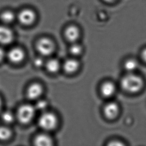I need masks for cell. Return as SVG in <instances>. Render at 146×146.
I'll use <instances>...</instances> for the list:
<instances>
[{
  "label": "cell",
  "mask_w": 146,
  "mask_h": 146,
  "mask_svg": "<svg viewBox=\"0 0 146 146\" xmlns=\"http://www.w3.org/2000/svg\"><path fill=\"white\" fill-rule=\"evenodd\" d=\"M36 109L35 106L29 104H25L18 107L15 115L16 120L21 124H28L31 122L35 116Z\"/></svg>",
  "instance_id": "cell-1"
},
{
  "label": "cell",
  "mask_w": 146,
  "mask_h": 146,
  "mask_svg": "<svg viewBox=\"0 0 146 146\" xmlns=\"http://www.w3.org/2000/svg\"><path fill=\"white\" fill-rule=\"evenodd\" d=\"M38 123L44 130L52 131L57 126L58 121L57 117L53 113L44 112L40 116Z\"/></svg>",
  "instance_id": "cell-3"
},
{
  "label": "cell",
  "mask_w": 146,
  "mask_h": 146,
  "mask_svg": "<svg viewBox=\"0 0 146 146\" xmlns=\"http://www.w3.org/2000/svg\"><path fill=\"white\" fill-rule=\"evenodd\" d=\"M3 105H4V101L3 98L0 95V113L3 110Z\"/></svg>",
  "instance_id": "cell-24"
},
{
  "label": "cell",
  "mask_w": 146,
  "mask_h": 146,
  "mask_svg": "<svg viewBox=\"0 0 146 146\" xmlns=\"http://www.w3.org/2000/svg\"><path fill=\"white\" fill-rule=\"evenodd\" d=\"M70 52L73 55H79L82 52V47L79 44H76L75 42L70 48Z\"/></svg>",
  "instance_id": "cell-19"
},
{
  "label": "cell",
  "mask_w": 146,
  "mask_h": 146,
  "mask_svg": "<svg viewBox=\"0 0 146 146\" xmlns=\"http://www.w3.org/2000/svg\"><path fill=\"white\" fill-rule=\"evenodd\" d=\"M63 67L66 72L70 74L74 73L79 68V62L76 59H67L63 64Z\"/></svg>",
  "instance_id": "cell-14"
},
{
  "label": "cell",
  "mask_w": 146,
  "mask_h": 146,
  "mask_svg": "<svg viewBox=\"0 0 146 146\" xmlns=\"http://www.w3.org/2000/svg\"><path fill=\"white\" fill-rule=\"evenodd\" d=\"M26 57L24 49L19 46H13L6 52V59L13 64L22 63Z\"/></svg>",
  "instance_id": "cell-4"
},
{
  "label": "cell",
  "mask_w": 146,
  "mask_h": 146,
  "mask_svg": "<svg viewBox=\"0 0 146 146\" xmlns=\"http://www.w3.org/2000/svg\"><path fill=\"white\" fill-rule=\"evenodd\" d=\"M34 65H35L36 67H41L44 64V60L40 57L36 58L34 60Z\"/></svg>",
  "instance_id": "cell-21"
},
{
  "label": "cell",
  "mask_w": 146,
  "mask_h": 146,
  "mask_svg": "<svg viewBox=\"0 0 146 146\" xmlns=\"http://www.w3.org/2000/svg\"><path fill=\"white\" fill-rule=\"evenodd\" d=\"M16 19L17 15L12 10H4L0 14V20L5 25L12 24Z\"/></svg>",
  "instance_id": "cell-11"
},
{
  "label": "cell",
  "mask_w": 146,
  "mask_h": 146,
  "mask_svg": "<svg viewBox=\"0 0 146 146\" xmlns=\"http://www.w3.org/2000/svg\"><path fill=\"white\" fill-rule=\"evenodd\" d=\"M1 119L3 124L10 126L16 120V115L11 111H2L0 113Z\"/></svg>",
  "instance_id": "cell-15"
},
{
  "label": "cell",
  "mask_w": 146,
  "mask_h": 146,
  "mask_svg": "<svg viewBox=\"0 0 146 146\" xmlns=\"http://www.w3.org/2000/svg\"><path fill=\"white\" fill-rule=\"evenodd\" d=\"M121 86L125 91L130 93H136L142 89L143 81L140 76L130 73L123 78Z\"/></svg>",
  "instance_id": "cell-2"
},
{
  "label": "cell",
  "mask_w": 146,
  "mask_h": 146,
  "mask_svg": "<svg viewBox=\"0 0 146 146\" xmlns=\"http://www.w3.org/2000/svg\"><path fill=\"white\" fill-rule=\"evenodd\" d=\"M35 107L36 108V110L42 111V112H45L44 110H46L48 107V102L43 100H38V102L36 103Z\"/></svg>",
  "instance_id": "cell-20"
},
{
  "label": "cell",
  "mask_w": 146,
  "mask_h": 146,
  "mask_svg": "<svg viewBox=\"0 0 146 146\" xmlns=\"http://www.w3.org/2000/svg\"><path fill=\"white\" fill-rule=\"evenodd\" d=\"M109 145H110V146H122L123 145V144H122L120 142H119V141H113L109 144Z\"/></svg>",
  "instance_id": "cell-23"
},
{
  "label": "cell",
  "mask_w": 146,
  "mask_h": 146,
  "mask_svg": "<svg viewBox=\"0 0 146 146\" xmlns=\"http://www.w3.org/2000/svg\"><path fill=\"white\" fill-rule=\"evenodd\" d=\"M34 144L38 146H50L53 144L51 138L45 134L38 135L34 141Z\"/></svg>",
  "instance_id": "cell-13"
},
{
  "label": "cell",
  "mask_w": 146,
  "mask_h": 146,
  "mask_svg": "<svg viewBox=\"0 0 146 146\" xmlns=\"http://www.w3.org/2000/svg\"><path fill=\"white\" fill-rule=\"evenodd\" d=\"M106 2H108V3H111V2H113L116 1V0H104Z\"/></svg>",
  "instance_id": "cell-26"
},
{
  "label": "cell",
  "mask_w": 146,
  "mask_h": 146,
  "mask_svg": "<svg viewBox=\"0 0 146 146\" xmlns=\"http://www.w3.org/2000/svg\"><path fill=\"white\" fill-rule=\"evenodd\" d=\"M6 52L2 46H0V63L6 59Z\"/></svg>",
  "instance_id": "cell-22"
},
{
  "label": "cell",
  "mask_w": 146,
  "mask_h": 146,
  "mask_svg": "<svg viewBox=\"0 0 146 146\" xmlns=\"http://www.w3.org/2000/svg\"><path fill=\"white\" fill-rule=\"evenodd\" d=\"M142 57L145 61L146 62V49H145L142 52Z\"/></svg>",
  "instance_id": "cell-25"
},
{
  "label": "cell",
  "mask_w": 146,
  "mask_h": 146,
  "mask_svg": "<svg viewBox=\"0 0 146 146\" xmlns=\"http://www.w3.org/2000/svg\"><path fill=\"white\" fill-rule=\"evenodd\" d=\"M14 32L7 25H0V46H9L14 42Z\"/></svg>",
  "instance_id": "cell-6"
},
{
  "label": "cell",
  "mask_w": 146,
  "mask_h": 146,
  "mask_svg": "<svg viewBox=\"0 0 146 146\" xmlns=\"http://www.w3.org/2000/svg\"><path fill=\"white\" fill-rule=\"evenodd\" d=\"M80 36V32L78 28L74 26H69L66 29L65 36L69 42H75Z\"/></svg>",
  "instance_id": "cell-10"
},
{
  "label": "cell",
  "mask_w": 146,
  "mask_h": 146,
  "mask_svg": "<svg viewBox=\"0 0 146 146\" xmlns=\"http://www.w3.org/2000/svg\"><path fill=\"white\" fill-rule=\"evenodd\" d=\"M46 68L50 73H56L60 67L59 61L56 59H51L46 63Z\"/></svg>",
  "instance_id": "cell-17"
},
{
  "label": "cell",
  "mask_w": 146,
  "mask_h": 146,
  "mask_svg": "<svg viewBox=\"0 0 146 146\" xmlns=\"http://www.w3.org/2000/svg\"><path fill=\"white\" fill-rule=\"evenodd\" d=\"M43 92L42 85L38 83L31 84L26 90V96L31 100H36L40 98Z\"/></svg>",
  "instance_id": "cell-8"
},
{
  "label": "cell",
  "mask_w": 146,
  "mask_h": 146,
  "mask_svg": "<svg viewBox=\"0 0 146 146\" xmlns=\"http://www.w3.org/2000/svg\"><path fill=\"white\" fill-rule=\"evenodd\" d=\"M119 109L116 103H109L104 107V113L107 118L114 119L116 118L118 115Z\"/></svg>",
  "instance_id": "cell-9"
},
{
  "label": "cell",
  "mask_w": 146,
  "mask_h": 146,
  "mask_svg": "<svg viewBox=\"0 0 146 146\" xmlns=\"http://www.w3.org/2000/svg\"><path fill=\"white\" fill-rule=\"evenodd\" d=\"M35 13L29 9H25L21 11L17 15V19L24 26H30L34 23L36 20Z\"/></svg>",
  "instance_id": "cell-7"
},
{
  "label": "cell",
  "mask_w": 146,
  "mask_h": 146,
  "mask_svg": "<svg viewBox=\"0 0 146 146\" xmlns=\"http://www.w3.org/2000/svg\"><path fill=\"white\" fill-rule=\"evenodd\" d=\"M116 91V87L114 83L112 82L107 81L104 83L101 87V92L102 95L105 97H111L114 94Z\"/></svg>",
  "instance_id": "cell-12"
},
{
  "label": "cell",
  "mask_w": 146,
  "mask_h": 146,
  "mask_svg": "<svg viewBox=\"0 0 146 146\" xmlns=\"http://www.w3.org/2000/svg\"><path fill=\"white\" fill-rule=\"evenodd\" d=\"M124 67L127 71L132 72L138 67V63L134 59H129L125 63Z\"/></svg>",
  "instance_id": "cell-18"
},
{
  "label": "cell",
  "mask_w": 146,
  "mask_h": 146,
  "mask_svg": "<svg viewBox=\"0 0 146 146\" xmlns=\"http://www.w3.org/2000/svg\"><path fill=\"white\" fill-rule=\"evenodd\" d=\"M36 48L41 55L49 56L54 50V44L53 42L48 38H42L37 42Z\"/></svg>",
  "instance_id": "cell-5"
},
{
  "label": "cell",
  "mask_w": 146,
  "mask_h": 146,
  "mask_svg": "<svg viewBox=\"0 0 146 146\" xmlns=\"http://www.w3.org/2000/svg\"><path fill=\"white\" fill-rule=\"evenodd\" d=\"M9 126L5 124L0 125V141L6 142L12 138L13 131Z\"/></svg>",
  "instance_id": "cell-16"
}]
</instances>
